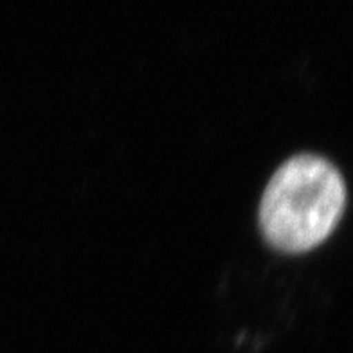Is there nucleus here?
<instances>
[{"label": "nucleus", "instance_id": "f257e3e1", "mask_svg": "<svg viewBox=\"0 0 353 353\" xmlns=\"http://www.w3.org/2000/svg\"><path fill=\"white\" fill-rule=\"evenodd\" d=\"M346 186L332 161L299 154L276 170L263 191L260 223L272 245L288 252L307 251L337 225Z\"/></svg>", "mask_w": 353, "mask_h": 353}]
</instances>
